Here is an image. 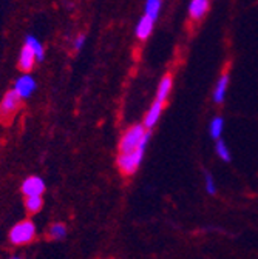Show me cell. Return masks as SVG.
I'll return each mask as SVG.
<instances>
[{
	"label": "cell",
	"mask_w": 258,
	"mask_h": 259,
	"mask_svg": "<svg viewBox=\"0 0 258 259\" xmlns=\"http://www.w3.org/2000/svg\"><path fill=\"white\" fill-rule=\"evenodd\" d=\"M152 132L144 128L142 123L138 125H132L127 132L122 135L121 141H119V154H125V153H132L135 151L138 147L141 145H147L150 141Z\"/></svg>",
	"instance_id": "obj_1"
},
{
	"label": "cell",
	"mask_w": 258,
	"mask_h": 259,
	"mask_svg": "<svg viewBox=\"0 0 258 259\" xmlns=\"http://www.w3.org/2000/svg\"><path fill=\"white\" fill-rule=\"evenodd\" d=\"M34 238H36V225L29 219L17 222L10 232V241L14 245H26L29 242H33Z\"/></svg>",
	"instance_id": "obj_2"
},
{
	"label": "cell",
	"mask_w": 258,
	"mask_h": 259,
	"mask_svg": "<svg viewBox=\"0 0 258 259\" xmlns=\"http://www.w3.org/2000/svg\"><path fill=\"white\" fill-rule=\"evenodd\" d=\"M145 148H147V145H141V147H138L132 153H125V154H119L118 156L116 164H118V167H119L122 175H133V173H136V170L142 164V159H144V154H145Z\"/></svg>",
	"instance_id": "obj_3"
},
{
	"label": "cell",
	"mask_w": 258,
	"mask_h": 259,
	"mask_svg": "<svg viewBox=\"0 0 258 259\" xmlns=\"http://www.w3.org/2000/svg\"><path fill=\"white\" fill-rule=\"evenodd\" d=\"M20 108V99L19 96L11 90L8 91L4 99L0 101V120H2L4 123H8L14 116L16 113L19 111Z\"/></svg>",
	"instance_id": "obj_4"
},
{
	"label": "cell",
	"mask_w": 258,
	"mask_h": 259,
	"mask_svg": "<svg viewBox=\"0 0 258 259\" xmlns=\"http://www.w3.org/2000/svg\"><path fill=\"white\" fill-rule=\"evenodd\" d=\"M36 80L33 76H29V74H22L20 77L16 79L14 82V88L13 91L19 96V99H28V97L34 93L36 90Z\"/></svg>",
	"instance_id": "obj_5"
},
{
	"label": "cell",
	"mask_w": 258,
	"mask_h": 259,
	"mask_svg": "<svg viewBox=\"0 0 258 259\" xmlns=\"http://www.w3.org/2000/svg\"><path fill=\"white\" fill-rule=\"evenodd\" d=\"M22 193L26 198L31 196H42L45 193V182L39 176H28L22 182Z\"/></svg>",
	"instance_id": "obj_6"
},
{
	"label": "cell",
	"mask_w": 258,
	"mask_h": 259,
	"mask_svg": "<svg viewBox=\"0 0 258 259\" xmlns=\"http://www.w3.org/2000/svg\"><path fill=\"white\" fill-rule=\"evenodd\" d=\"M163 108H164V104H161V102H158V101H155L153 104H152V107L149 108V111L145 113V116H144V122H142V125H144V128L145 130H150L158 123V120L161 119V114H163Z\"/></svg>",
	"instance_id": "obj_7"
},
{
	"label": "cell",
	"mask_w": 258,
	"mask_h": 259,
	"mask_svg": "<svg viewBox=\"0 0 258 259\" xmlns=\"http://www.w3.org/2000/svg\"><path fill=\"white\" fill-rule=\"evenodd\" d=\"M228 88H229V74H223L215 88H213V93H212V101L213 104L216 105H221L226 99V94H228Z\"/></svg>",
	"instance_id": "obj_8"
},
{
	"label": "cell",
	"mask_w": 258,
	"mask_h": 259,
	"mask_svg": "<svg viewBox=\"0 0 258 259\" xmlns=\"http://www.w3.org/2000/svg\"><path fill=\"white\" fill-rule=\"evenodd\" d=\"M153 28H155V20L144 14V16L139 19V22L136 23L135 34H136V37H138V39L145 40V39H149V37H150V34L153 32Z\"/></svg>",
	"instance_id": "obj_9"
},
{
	"label": "cell",
	"mask_w": 258,
	"mask_h": 259,
	"mask_svg": "<svg viewBox=\"0 0 258 259\" xmlns=\"http://www.w3.org/2000/svg\"><path fill=\"white\" fill-rule=\"evenodd\" d=\"M209 11V0H190L189 16L193 20H201Z\"/></svg>",
	"instance_id": "obj_10"
},
{
	"label": "cell",
	"mask_w": 258,
	"mask_h": 259,
	"mask_svg": "<svg viewBox=\"0 0 258 259\" xmlns=\"http://www.w3.org/2000/svg\"><path fill=\"white\" fill-rule=\"evenodd\" d=\"M34 63H36L34 53L31 51L26 45H23V48L20 51V56H19V68L23 73H28V71H31L34 68Z\"/></svg>",
	"instance_id": "obj_11"
},
{
	"label": "cell",
	"mask_w": 258,
	"mask_h": 259,
	"mask_svg": "<svg viewBox=\"0 0 258 259\" xmlns=\"http://www.w3.org/2000/svg\"><path fill=\"white\" fill-rule=\"evenodd\" d=\"M172 87H173V79L170 74H166L163 79H161L159 85H158V90H156V101L164 104L167 101V97L170 96V91H172Z\"/></svg>",
	"instance_id": "obj_12"
},
{
	"label": "cell",
	"mask_w": 258,
	"mask_h": 259,
	"mask_svg": "<svg viewBox=\"0 0 258 259\" xmlns=\"http://www.w3.org/2000/svg\"><path fill=\"white\" fill-rule=\"evenodd\" d=\"M25 45L34 53L38 62H42V60H44V57H45V50H44V45L41 44V40H38V37H34V36H26Z\"/></svg>",
	"instance_id": "obj_13"
},
{
	"label": "cell",
	"mask_w": 258,
	"mask_h": 259,
	"mask_svg": "<svg viewBox=\"0 0 258 259\" xmlns=\"http://www.w3.org/2000/svg\"><path fill=\"white\" fill-rule=\"evenodd\" d=\"M223 132H224V119L221 116H215L209 125V135L213 141H218L221 139Z\"/></svg>",
	"instance_id": "obj_14"
},
{
	"label": "cell",
	"mask_w": 258,
	"mask_h": 259,
	"mask_svg": "<svg viewBox=\"0 0 258 259\" xmlns=\"http://www.w3.org/2000/svg\"><path fill=\"white\" fill-rule=\"evenodd\" d=\"M215 153H216V156H218L223 162H231V159H232L231 150H229L228 144H226L223 139L215 141Z\"/></svg>",
	"instance_id": "obj_15"
},
{
	"label": "cell",
	"mask_w": 258,
	"mask_h": 259,
	"mask_svg": "<svg viewBox=\"0 0 258 259\" xmlns=\"http://www.w3.org/2000/svg\"><path fill=\"white\" fill-rule=\"evenodd\" d=\"M48 236L51 239H56V241L63 239V238L67 236V227H65V224H62V222L53 224L50 229H48Z\"/></svg>",
	"instance_id": "obj_16"
},
{
	"label": "cell",
	"mask_w": 258,
	"mask_h": 259,
	"mask_svg": "<svg viewBox=\"0 0 258 259\" xmlns=\"http://www.w3.org/2000/svg\"><path fill=\"white\" fill-rule=\"evenodd\" d=\"M44 207V199L42 196H31L25 199V208L28 213H39Z\"/></svg>",
	"instance_id": "obj_17"
},
{
	"label": "cell",
	"mask_w": 258,
	"mask_h": 259,
	"mask_svg": "<svg viewBox=\"0 0 258 259\" xmlns=\"http://www.w3.org/2000/svg\"><path fill=\"white\" fill-rule=\"evenodd\" d=\"M161 5H163L161 0H145V16H149L156 22L161 11Z\"/></svg>",
	"instance_id": "obj_18"
},
{
	"label": "cell",
	"mask_w": 258,
	"mask_h": 259,
	"mask_svg": "<svg viewBox=\"0 0 258 259\" xmlns=\"http://www.w3.org/2000/svg\"><path fill=\"white\" fill-rule=\"evenodd\" d=\"M204 185H206V191L210 194V196H213V194L216 193V184H215L213 176L209 171L204 173Z\"/></svg>",
	"instance_id": "obj_19"
},
{
	"label": "cell",
	"mask_w": 258,
	"mask_h": 259,
	"mask_svg": "<svg viewBox=\"0 0 258 259\" xmlns=\"http://www.w3.org/2000/svg\"><path fill=\"white\" fill-rule=\"evenodd\" d=\"M85 40H87V37H85L84 34H81V36H78V37L75 39V42H73V47H75V50H76V51H79V50H82V47H84V44H85Z\"/></svg>",
	"instance_id": "obj_20"
},
{
	"label": "cell",
	"mask_w": 258,
	"mask_h": 259,
	"mask_svg": "<svg viewBox=\"0 0 258 259\" xmlns=\"http://www.w3.org/2000/svg\"><path fill=\"white\" fill-rule=\"evenodd\" d=\"M10 259H22V257H17V256H14V257H10Z\"/></svg>",
	"instance_id": "obj_21"
}]
</instances>
